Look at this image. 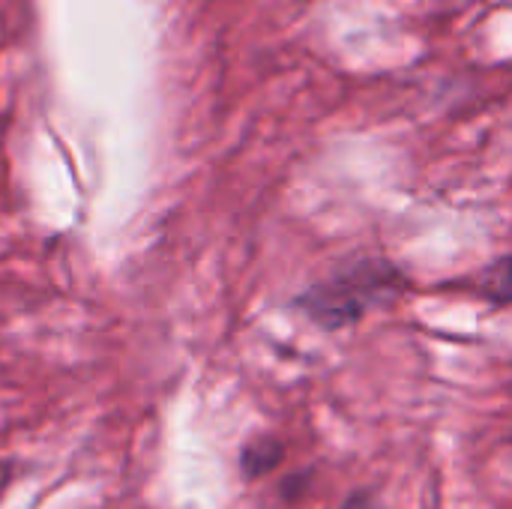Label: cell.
<instances>
[{
  "label": "cell",
  "mask_w": 512,
  "mask_h": 509,
  "mask_svg": "<svg viewBox=\"0 0 512 509\" xmlns=\"http://www.w3.org/2000/svg\"><path fill=\"white\" fill-rule=\"evenodd\" d=\"M396 270L378 261H363L354 267L339 270L333 279L309 288V294L300 297V309L309 312L324 327H345L360 321L378 300L390 297L396 291Z\"/></svg>",
  "instance_id": "6da1fadb"
},
{
  "label": "cell",
  "mask_w": 512,
  "mask_h": 509,
  "mask_svg": "<svg viewBox=\"0 0 512 509\" xmlns=\"http://www.w3.org/2000/svg\"><path fill=\"white\" fill-rule=\"evenodd\" d=\"M480 291H483L492 303H498V306L512 303V255L510 258L495 261V264L483 273Z\"/></svg>",
  "instance_id": "7a4b0ae2"
},
{
  "label": "cell",
  "mask_w": 512,
  "mask_h": 509,
  "mask_svg": "<svg viewBox=\"0 0 512 509\" xmlns=\"http://www.w3.org/2000/svg\"><path fill=\"white\" fill-rule=\"evenodd\" d=\"M276 459H279V447L276 444H252L246 450V456H243L246 471H252V474H264L267 468L276 465Z\"/></svg>",
  "instance_id": "3957f363"
},
{
  "label": "cell",
  "mask_w": 512,
  "mask_h": 509,
  "mask_svg": "<svg viewBox=\"0 0 512 509\" xmlns=\"http://www.w3.org/2000/svg\"><path fill=\"white\" fill-rule=\"evenodd\" d=\"M345 509H375V504H372V501H366V498H354V501H351Z\"/></svg>",
  "instance_id": "277c9868"
}]
</instances>
